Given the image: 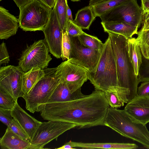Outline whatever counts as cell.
<instances>
[{
	"label": "cell",
	"mask_w": 149,
	"mask_h": 149,
	"mask_svg": "<svg viewBox=\"0 0 149 149\" xmlns=\"http://www.w3.org/2000/svg\"><path fill=\"white\" fill-rule=\"evenodd\" d=\"M101 23L104 32L121 35L128 40L138 33V28L122 22H102Z\"/></svg>",
	"instance_id": "19"
},
{
	"label": "cell",
	"mask_w": 149,
	"mask_h": 149,
	"mask_svg": "<svg viewBox=\"0 0 149 149\" xmlns=\"http://www.w3.org/2000/svg\"><path fill=\"white\" fill-rule=\"evenodd\" d=\"M19 27L18 19L0 7V39H7L15 35Z\"/></svg>",
	"instance_id": "16"
},
{
	"label": "cell",
	"mask_w": 149,
	"mask_h": 149,
	"mask_svg": "<svg viewBox=\"0 0 149 149\" xmlns=\"http://www.w3.org/2000/svg\"><path fill=\"white\" fill-rule=\"evenodd\" d=\"M138 96L149 95V81L143 82L138 87Z\"/></svg>",
	"instance_id": "36"
},
{
	"label": "cell",
	"mask_w": 149,
	"mask_h": 149,
	"mask_svg": "<svg viewBox=\"0 0 149 149\" xmlns=\"http://www.w3.org/2000/svg\"><path fill=\"white\" fill-rule=\"evenodd\" d=\"M17 6L21 9L25 6L31 2L33 0H13Z\"/></svg>",
	"instance_id": "38"
},
{
	"label": "cell",
	"mask_w": 149,
	"mask_h": 149,
	"mask_svg": "<svg viewBox=\"0 0 149 149\" xmlns=\"http://www.w3.org/2000/svg\"><path fill=\"white\" fill-rule=\"evenodd\" d=\"M9 61V56L5 43L3 42L0 45V65L8 63Z\"/></svg>",
	"instance_id": "35"
},
{
	"label": "cell",
	"mask_w": 149,
	"mask_h": 149,
	"mask_svg": "<svg viewBox=\"0 0 149 149\" xmlns=\"http://www.w3.org/2000/svg\"><path fill=\"white\" fill-rule=\"evenodd\" d=\"M81 42L84 45L102 52L104 43L97 37L86 33L78 37Z\"/></svg>",
	"instance_id": "27"
},
{
	"label": "cell",
	"mask_w": 149,
	"mask_h": 149,
	"mask_svg": "<svg viewBox=\"0 0 149 149\" xmlns=\"http://www.w3.org/2000/svg\"><path fill=\"white\" fill-rule=\"evenodd\" d=\"M141 1H149V0H141Z\"/></svg>",
	"instance_id": "44"
},
{
	"label": "cell",
	"mask_w": 149,
	"mask_h": 149,
	"mask_svg": "<svg viewBox=\"0 0 149 149\" xmlns=\"http://www.w3.org/2000/svg\"><path fill=\"white\" fill-rule=\"evenodd\" d=\"M13 118L11 113V110L0 108V120L3 124L8 126Z\"/></svg>",
	"instance_id": "34"
},
{
	"label": "cell",
	"mask_w": 149,
	"mask_h": 149,
	"mask_svg": "<svg viewBox=\"0 0 149 149\" xmlns=\"http://www.w3.org/2000/svg\"><path fill=\"white\" fill-rule=\"evenodd\" d=\"M16 102L10 95L0 90V108L12 110Z\"/></svg>",
	"instance_id": "30"
},
{
	"label": "cell",
	"mask_w": 149,
	"mask_h": 149,
	"mask_svg": "<svg viewBox=\"0 0 149 149\" xmlns=\"http://www.w3.org/2000/svg\"><path fill=\"white\" fill-rule=\"evenodd\" d=\"M41 3L50 9L54 7L56 0H37Z\"/></svg>",
	"instance_id": "37"
},
{
	"label": "cell",
	"mask_w": 149,
	"mask_h": 149,
	"mask_svg": "<svg viewBox=\"0 0 149 149\" xmlns=\"http://www.w3.org/2000/svg\"><path fill=\"white\" fill-rule=\"evenodd\" d=\"M45 40H40L28 46L19 59L18 66L24 72L33 68L44 70L47 68L52 58Z\"/></svg>",
	"instance_id": "7"
},
{
	"label": "cell",
	"mask_w": 149,
	"mask_h": 149,
	"mask_svg": "<svg viewBox=\"0 0 149 149\" xmlns=\"http://www.w3.org/2000/svg\"><path fill=\"white\" fill-rule=\"evenodd\" d=\"M87 95L82 93L81 88L73 93H71L67 85L61 80L47 103L66 102L84 97Z\"/></svg>",
	"instance_id": "17"
},
{
	"label": "cell",
	"mask_w": 149,
	"mask_h": 149,
	"mask_svg": "<svg viewBox=\"0 0 149 149\" xmlns=\"http://www.w3.org/2000/svg\"><path fill=\"white\" fill-rule=\"evenodd\" d=\"M109 107L105 92L95 89L84 97L47 103L40 112L45 120L65 122L74 124L78 128H88L104 125Z\"/></svg>",
	"instance_id": "1"
},
{
	"label": "cell",
	"mask_w": 149,
	"mask_h": 149,
	"mask_svg": "<svg viewBox=\"0 0 149 149\" xmlns=\"http://www.w3.org/2000/svg\"><path fill=\"white\" fill-rule=\"evenodd\" d=\"M1 149H32L31 142L25 141L7 127L5 132L0 140Z\"/></svg>",
	"instance_id": "18"
},
{
	"label": "cell",
	"mask_w": 149,
	"mask_h": 149,
	"mask_svg": "<svg viewBox=\"0 0 149 149\" xmlns=\"http://www.w3.org/2000/svg\"><path fill=\"white\" fill-rule=\"evenodd\" d=\"M52 9L37 0H33L19 10V27L25 31H42Z\"/></svg>",
	"instance_id": "6"
},
{
	"label": "cell",
	"mask_w": 149,
	"mask_h": 149,
	"mask_svg": "<svg viewBox=\"0 0 149 149\" xmlns=\"http://www.w3.org/2000/svg\"><path fill=\"white\" fill-rule=\"evenodd\" d=\"M108 33L115 56L118 86L129 90L128 102L138 95V86L140 82L129 57L128 39L120 35Z\"/></svg>",
	"instance_id": "3"
},
{
	"label": "cell",
	"mask_w": 149,
	"mask_h": 149,
	"mask_svg": "<svg viewBox=\"0 0 149 149\" xmlns=\"http://www.w3.org/2000/svg\"><path fill=\"white\" fill-rule=\"evenodd\" d=\"M42 31L50 53L57 58H61L63 31L61 29L54 7L51 10L48 21Z\"/></svg>",
	"instance_id": "13"
},
{
	"label": "cell",
	"mask_w": 149,
	"mask_h": 149,
	"mask_svg": "<svg viewBox=\"0 0 149 149\" xmlns=\"http://www.w3.org/2000/svg\"><path fill=\"white\" fill-rule=\"evenodd\" d=\"M138 77L139 82L149 81V59L142 57Z\"/></svg>",
	"instance_id": "31"
},
{
	"label": "cell",
	"mask_w": 149,
	"mask_h": 149,
	"mask_svg": "<svg viewBox=\"0 0 149 149\" xmlns=\"http://www.w3.org/2000/svg\"><path fill=\"white\" fill-rule=\"evenodd\" d=\"M2 0H0V1H1Z\"/></svg>",
	"instance_id": "45"
},
{
	"label": "cell",
	"mask_w": 149,
	"mask_h": 149,
	"mask_svg": "<svg viewBox=\"0 0 149 149\" xmlns=\"http://www.w3.org/2000/svg\"><path fill=\"white\" fill-rule=\"evenodd\" d=\"M61 79L73 93L88 80V71L85 68L67 60L57 66Z\"/></svg>",
	"instance_id": "12"
},
{
	"label": "cell",
	"mask_w": 149,
	"mask_h": 149,
	"mask_svg": "<svg viewBox=\"0 0 149 149\" xmlns=\"http://www.w3.org/2000/svg\"><path fill=\"white\" fill-rule=\"evenodd\" d=\"M68 143L74 148L83 149H136L138 146L134 143H84L69 141Z\"/></svg>",
	"instance_id": "20"
},
{
	"label": "cell",
	"mask_w": 149,
	"mask_h": 149,
	"mask_svg": "<svg viewBox=\"0 0 149 149\" xmlns=\"http://www.w3.org/2000/svg\"><path fill=\"white\" fill-rule=\"evenodd\" d=\"M67 15L68 21L71 20L73 21V20L72 18V12L68 6L67 9Z\"/></svg>",
	"instance_id": "41"
},
{
	"label": "cell",
	"mask_w": 149,
	"mask_h": 149,
	"mask_svg": "<svg viewBox=\"0 0 149 149\" xmlns=\"http://www.w3.org/2000/svg\"><path fill=\"white\" fill-rule=\"evenodd\" d=\"M76 127L74 124L57 120H49L41 123L31 140L32 149H41L66 131Z\"/></svg>",
	"instance_id": "9"
},
{
	"label": "cell",
	"mask_w": 149,
	"mask_h": 149,
	"mask_svg": "<svg viewBox=\"0 0 149 149\" xmlns=\"http://www.w3.org/2000/svg\"><path fill=\"white\" fill-rule=\"evenodd\" d=\"M71 1L74 2H77L80 1V0H71Z\"/></svg>",
	"instance_id": "43"
},
{
	"label": "cell",
	"mask_w": 149,
	"mask_h": 149,
	"mask_svg": "<svg viewBox=\"0 0 149 149\" xmlns=\"http://www.w3.org/2000/svg\"><path fill=\"white\" fill-rule=\"evenodd\" d=\"M137 34L136 39L142 56L149 59V22H143V25Z\"/></svg>",
	"instance_id": "24"
},
{
	"label": "cell",
	"mask_w": 149,
	"mask_h": 149,
	"mask_svg": "<svg viewBox=\"0 0 149 149\" xmlns=\"http://www.w3.org/2000/svg\"><path fill=\"white\" fill-rule=\"evenodd\" d=\"M96 17L92 6L89 5L78 11L73 22L82 29L89 30Z\"/></svg>",
	"instance_id": "22"
},
{
	"label": "cell",
	"mask_w": 149,
	"mask_h": 149,
	"mask_svg": "<svg viewBox=\"0 0 149 149\" xmlns=\"http://www.w3.org/2000/svg\"><path fill=\"white\" fill-rule=\"evenodd\" d=\"M7 127L10 128L13 132L23 140L31 143V140L19 124L14 119H13L11 123Z\"/></svg>",
	"instance_id": "32"
},
{
	"label": "cell",
	"mask_w": 149,
	"mask_h": 149,
	"mask_svg": "<svg viewBox=\"0 0 149 149\" xmlns=\"http://www.w3.org/2000/svg\"><path fill=\"white\" fill-rule=\"evenodd\" d=\"M100 17L102 22L121 21L138 28L143 21V13L136 0H127Z\"/></svg>",
	"instance_id": "8"
},
{
	"label": "cell",
	"mask_w": 149,
	"mask_h": 149,
	"mask_svg": "<svg viewBox=\"0 0 149 149\" xmlns=\"http://www.w3.org/2000/svg\"><path fill=\"white\" fill-rule=\"evenodd\" d=\"M67 0H56L54 7L61 29L65 31L68 21Z\"/></svg>",
	"instance_id": "25"
},
{
	"label": "cell",
	"mask_w": 149,
	"mask_h": 149,
	"mask_svg": "<svg viewBox=\"0 0 149 149\" xmlns=\"http://www.w3.org/2000/svg\"><path fill=\"white\" fill-rule=\"evenodd\" d=\"M45 74L44 70L37 68H33L23 73L22 76V97L28 93Z\"/></svg>",
	"instance_id": "21"
},
{
	"label": "cell",
	"mask_w": 149,
	"mask_h": 149,
	"mask_svg": "<svg viewBox=\"0 0 149 149\" xmlns=\"http://www.w3.org/2000/svg\"><path fill=\"white\" fill-rule=\"evenodd\" d=\"M145 125L149 123V95L137 96L127 103L124 109Z\"/></svg>",
	"instance_id": "14"
},
{
	"label": "cell",
	"mask_w": 149,
	"mask_h": 149,
	"mask_svg": "<svg viewBox=\"0 0 149 149\" xmlns=\"http://www.w3.org/2000/svg\"><path fill=\"white\" fill-rule=\"evenodd\" d=\"M106 0H90L89 2V6H92L99 2Z\"/></svg>",
	"instance_id": "42"
},
{
	"label": "cell",
	"mask_w": 149,
	"mask_h": 149,
	"mask_svg": "<svg viewBox=\"0 0 149 149\" xmlns=\"http://www.w3.org/2000/svg\"><path fill=\"white\" fill-rule=\"evenodd\" d=\"M45 74L22 97L26 102L25 107L30 112H40L48 102L54 91L61 81L57 67L44 69Z\"/></svg>",
	"instance_id": "5"
},
{
	"label": "cell",
	"mask_w": 149,
	"mask_h": 149,
	"mask_svg": "<svg viewBox=\"0 0 149 149\" xmlns=\"http://www.w3.org/2000/svg\"><path fill=\"white\" fill-rule=\"evenodd\" d=\"M65 31L68 32L69 36L73 37H78L86 33L73 21L71 20H68Z\"/></svg>",
	"instance_id": "33"
},
{
	"label": "cell",
	"mask_w": 149,
	"mask_h": 149,
	"mask_svg": "<svg viewBox=\"0 0 149 149\" xmlns=\"http://www.w3.org/2000/svg\"><path fill=\"white\" fill-rule=\"evenodd\" d=\"M143 22H149V10L143 11Z\"/></svg>",
	"instance_id": "39"
},
{
	"label": "cell",
	"mask_w": 149,
	"mask_h": 149,
	"mask_svg": "<svg viewBox=\"0 0 149 149\" xmlns=\"http://www.w3.org/2000/svg\"><path fill=\"white\" fill-rule=\"evenodd\" d=\"M70 36L71 49L68 60L83 67L88 71L94 70L98 63L102 52L84 45L78 37Z\"/></svg>",
	"instance_id": "10"
},
{
	"label": "cell",
	"mask_w": 149,
	"mask_h": 149,
	"mask_svg": "<svg viewBox=\"0 0 149 149\" xmlns=\"http://www.w3.org/2000/svg\"><path fill=\"white\" fill-rule=\"evenodd\" d=\"M104 125L149 149V131L146 125L136 120L124 109L110 107L104 119Z\"/></svg>",
	"instance_id": "4"
},
{
	"label": "cell",
	"mask_w": 149,
	"mask_h": 149,
	"mask_svg": "<svg viewBox=\"0 0 149 149\" xmlns=\"http://www.w3.org/2000/svg\"><path fill=\"white\" fill-rule=\"evenodd\" d=\"M71 49L70 36L66 31H63L62 42V54L61 58L63 60L69 58Z\"/></svg>",
	"instance_id": "29"
},
{
	"label": "cell",
	"mask_w": 149,
	"mask_h": 149,
	"mask_svg": "<svg viewBox=\"0 0 149 149\" xmlns=\"http://www.w3.org/2000/svg\"><path fill=\"white\" fill-rule=\"evenodd\" d=\"M127 48L130 59L133 65L135 74L138 77L142 63V57L140 47L136 38L132 37L128 40Z\"/></svg>",
	"instance_id": "23"
},
{
	"label": "cell",
	"mask_w": 149,
	"mask_h": 149,
	"mask_svg": "<svg viewBox=\"0 0 149 149\" xmlns=\"http://www.w3.org/2000/svg\"><path fill=\"white\" fill-rule=\"evenodd\" d=\"M56 149H75L73 148L69 143L68 142L66 143L64 145L60 147L59 148H55Z\"/></svg>",
	"instance_id": "40"
},
{
	"label": "cell",
	"mask_w": 149,
	"mask_h": 149,
	"mask_svg": "<svg viewBox=\"0 0 149 149\" xmlns=\"http://www.w3.org/2000/svg\"><path fill=\"white\" fill-rule=\"evenodd\" d=\"M106 98L110 107L118 108L124 105L125 102L121 96L115 92H105Z\"/></svg>",
	"instance_id": "28"
},
{
	"label": "cell",
	"mask_w": 149,
	"mask_h": 149,
	"mask_svg": "<svg viewBox=\"0 0 149 149\" xmlns=\"http://www.w3.org/2000/svg\"><path fill=\"white\" fill-rule=\"evenodd\" d=\"M24 72L18 66L9 65L0 68V90L15 101L22 96V76Z\"/></svg>",
	"instance_id": "11"
},
{
	"label": "cell",
	"mask_w": 149,
	"mask_h": 149,
	"mask_svg": "<svg viewBox=\"0 0 149 149\" xmlns=\"http://www.w3.org/2000/svg\"><path fill=\"white\" fill-rule=\"evenodd\" d=\"M88 78L95 89L104 92H115L124 98L127 97L130 93L129 89L118 86L115 56L109 36L104 43L95 69L88 71Z\"/></svg>",
	"instance_id": "2"
},
{
	"label": "cell",
	"mask_w": 149,
	"mask_h": 149,
	"mask_svg": "<svg viewBox=\"0 0 149 149\" xmlns=\"http://www.w3.org/2000/svg\"><path fill=\"white\" fill-rule=\"evenodd\" d=\"M127 0H106L92 6L97 17L124 3Z\"/></svg>",
	"instance_id": "26"
},
{
	"label": "cell",
	"mask_w": 149,
	"mask_h": 149,
	"mask_svg": "<svg viewBox=\"0 0 149 149\" xmlns=\"http://www.w3.org/2000/svg\"><path fill=\"white\" fill-rule=\"evenodd\" d=\"M12 116L31 140L37 130L42 123L32 116L19 105L17 101L11 110Z\"/></svg>",
	"instance_id": "15"
}]
</instances>
